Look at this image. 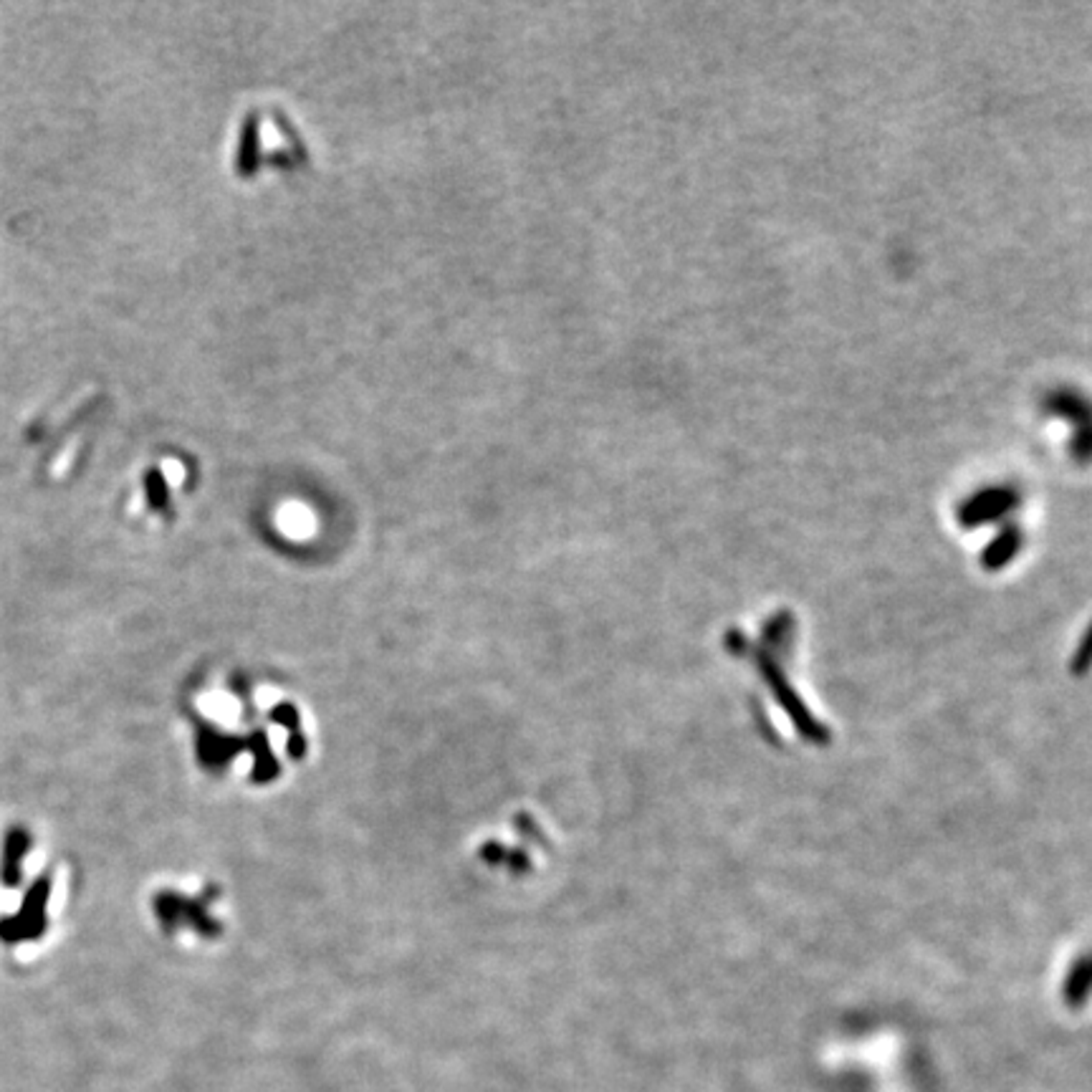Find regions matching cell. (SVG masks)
I'll list each match as a JSON object with an SVG mask.
<instances>
[{
  "label": "cell",
  "instance_id": "2",
  "mask_svg": "<svg viewBox=\"0 0 1092 1092\" xmlns=\"http://www.w3.org/2000/svg\"><path fill=\"white\" fill-rule=\"evenodd\" d=\"M1022 506V494L1014 486H987L964 499L959 506V522L964 529H979L984 524L1001 522Z\"/></svg>",
  "mask_w": 1092,
  "mask_h": 1092
},
{
  "label": "cell",
  "instance_id": "1",
  "mask_svg": "<svg viewBox=\"0 0 1092 1092\" xmlns=\"http://www.w3.org/2000/svg\"><path fill=\"white\" fill-rule=\"evenodd\" d=\"M1044 410L1050 415L1062 417L1075 428L1070 445L1072 456L1080 463L1092 460V402L1072 390H1058L1044 400Z\"/></svg>",
  "mask_w": 1092,
  "mask_h": 1092
},
{
  "label": "cell",
  "instance_id": "6",
  "mask_svg": "<svg viewBox=\"0 0 1092 1092\" xmlns=\"http://www.w3.org/2000/svg\"><path fill=\"white\" fill-rule=\"evenodd\" d=\"M1070 665H1072L1070 670L1075 673V676H1085L1087 670H1090V665H1092V622H1090V628H1087L1085 637H1082V642H1080L1078 653H1075V657H1072Z\"/></svg>",
  "mask_w": 1092,
  "mask_h": 1092
},
{
  "label": "cell",
  "instance_id": "4",
  "mask_svg": "<svg viewBox=\"0 0 1092 1092\" xmlns=\"http://www.w3.org/2000/svg\"><path fill=\"white\" fill-rule=\"evenodd\" d=\"M1022 544H1024V534L1019 531V526L1016 524H1009V526H1004V529L999 531V534L993 536L992 542H989V546L984 549V554H981V564H984V569L987 571H999L1004 569L1012 559L1022 551Z\"/></svg>",
  "mask_w": 1092,
  "mask_h": 1092
},
{
  "label": "cell",
  "instance_id": "3",
  "mask_svg": "<svg viewBox=\"0 0 1092 1092\" xmlns=\"http://www.w3.org/2000/svg\"><path fill=\"white\" fill-rule=\"evenodd\" d=\"M759 665H762V668H759V670H762V676L767 678L769 688L774 691L776 701L782 703L784 711L790 713L791 719H794L796 728H799V731H802L804 736H807V739H812V741H825V739H827V731H825V728H822V726H819L817 721L812 719L810 711H807V708H804V705H802V701H799V698L794 696V691H791V685L787 683V678H784L782 673H779V668H776L774 662L767 660V657H759Z\"/></svg>",
  "mask_w": 1092,
  "mask_h": 1092
},
{
  "label": "cell",
  "instance_id": "5",
  "mask_svg": "<svg viewBox=\"0 0 1092 1092\" xmlns=\"http://www.w3.org/2000/svg\"><path fill=\"white\" fill-rule=\"evenodd\" d=\"M1090 989H1092V959H1085L1075 971L1070 973V981H1067V996L1080 1001L1085 993H1090Z\"/></svg>",
  "mask_w": 1092,
  "mask_h": 1092
}]
</instances>
